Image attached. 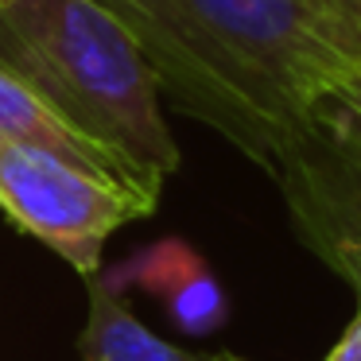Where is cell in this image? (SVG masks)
<instances>
[{"label": "cell", "mask_w": 361, "mask_h": 361, "mask_svg": "<svg viewBox=\"0 0 361 361\" xmlns=\"http://www.w3.org/2000/svg\"><path fill=\"white\" fill-rule=\"evenodd\" d=\"M175 109L268 175L314 113L361 78L350 0H105Z\"/></svg>", "instance_id": "obj_1"}, {"label": "cell", "mask_w": 361, "mask_h": 361, "mask_svg": "<svg viewBox=\"0 0 361 361\" xmlns=\"http://www.w3.org/2000/svg\"><path fill=\"white\" fill-rule=\"evenodd\" d=\"M0 66L27 78L159 195L179 148L159 82L105 0H0Z\"/></svg>", "instance_id": "obj_2"}, {"label": "cell", "mask_w": 361, "mask_h": 361, "mask_svg": "<svg viewBox=\"0 0 361 361\" xmlns=\"http://www.w3.org/2000/svg\"><path fill=\"white\" fill-rule=\"evenodd\" d=\"M0 210L90 280L105 241L125 221L148 218L156 198L59 152L0 140Z\"/></svg>", "instance_id": "obj_3"}, {"label": "cell", "mask_w": 361, "mask_h": 361, "mask_svg": "<svg viewBox=\"0 0 361 361\" xmlns=\"http://www.w3.org/2000/svg\"><path fill=\"white\" fill-rule=\"evenodd\" d=\"M272 179L295 237L361 295V117L326 102Z\"/></svg>", "instance_id": "obj_4"}, {"label": "cell", "mask_w": 361, "mask_h": 361, "mask_svg": "<svg viewBox=\"0 0 361 361\" xmlns=\"http://www.w3.org/2000/svg\"><path fill=\"white\" fill-rule=\"evenodd\" d=\"M121 280H136L152 295H159L171 322L187 334H214L229 319L226 291L214 280L210 264L187 241L167 237L159 245H148L140 257H133L125 264Z\"/></svg>", "instance_id": "obj_5"}, {"label": "cell", "mask_w": 361, "mask_h": 361, "mask_svg": "<svg viewBox=\"0 0 361 361\" xmlns=\"http://www.w3.org/2000/svg\"><path fill=\"white\" fill-rule=\"evenodd\" d=\"M0 140L59 152V156L78 159V164L97 167V171L113 175V179L128 183V187H136V190H144L140 183L133 179V171H128L109 148H102L94 136H86L51 97H43L32 82L20 78L8 66H0ZM144 195L159 202V195H152V190H144Z\"/></svg>", "instance_id": "obj_6"}, {"label": "cell", "mask_w": 361, "mask_h": 361, "mask_svg": "<svg viewBox=\"0 0 361 361\" xmlns=\"http://www.w3.org/2000/svg\"><path fill=\"white\" fill-rule=\"evenodd\" d=\"M82 361H218V353H190L152 334L117 299L113 283L90 276V319L78 338Z\"/></svg>", "instance_id": "obj_7"}, {"label": "cell", "mask_w": 361, "mask_h": 361, "mask_svg": "<svg viewBox=\"0 0 361 361\" xmlns=\"http://www.w3.org/2000/svg\"><path fill=\"white\" fill-rule=\"evenodd\" d=\"M322 361H361V295H357V314L350 319V326L342 330V338Z\"/></svg>", "instance_id": "obj_8"}, {"label": "cell", "mask_w": 361, "mask_h": 361, "mask_svg": "<svg viewBox=\"0 0 361 361\" xmlns=\"http://www.w3.org/2000/svg\"><path fill=\"white\" fill-rule=\"evenodd\" d=\"M330 102H338V105H345V109L353 113V117H361V78H353V82H345L342 90H338Z\"/></svg>", "instance_id": "obj_9"}, {"label": "cell", "mask_w": 361, "mask_h": 361, "mask_svg": "<svg viewBox=\"0 0 361 361\" xmlns=\"http://www.w3.org/2000/svg\"><path fill=\"white\" fill-rule=\"evenodd\" d=\"M218 361H241V357H233V353H218Z\"/></svg>", "instance_id": "obj_10"}, {"label": "cell", "mask_w": 361, "mask_h": 361, "mask_svg": "<svg viewBox=\"0 0 361 361\" xmlns=\"http://www.w3.org/2000/svg\"><path fill=\"white\" fill-rule=\"evenodd\" d=\"M350 4H353V8H357V12H361V0H350Z\"/></svg>", "instance_id": "obj_11"}]
</instances>
